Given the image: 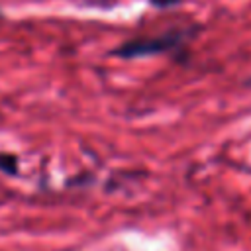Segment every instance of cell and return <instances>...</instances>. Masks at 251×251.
<instances>
[{
	"instance_id": "obj_1",
	"label": "cell",
	"mask_w": 251,
	"mask_h": 251,
	"mask_svg": "<svg viewBox=\"0 0 251 251\" xmlns=\"http://www.w3.org/2000/svg\"><path fill=\"white\" fill-rule=\"evenodd\" d=\"M186 35L188 33L184 29H171L157 37H137V39L122 43L114 53L124 59L159 55V53H165V51H171V49H176L178 45H182Z\"/></svg>"
},
{
	"instance_id": "obj_2",
	"label": "cell",
	"mask_w": 251,
	"mask_h": 251,
	"mask_svg": "<svg viewBox=\"0 0 251 251\" xmlns=\"http://www.w3.org/2000/svg\"><path fill=\"white\" fill-rule=\"evenodd\" d=\"M0 171H4L8 175H16L18 173V159L14 155L0 153Z\"/></svg>"
},
{
	"instance_id": "obj_3",
	"label": "cell",
	"mask_w": 251,
	"mask_h": 251,
	"mask_svg": "<svg viewBox=\"0 0 251 251\" xmlns=\"http://www.w3.org/2000/svg\"><path fill=\"white\" fill-rule=\"evenodd\" d=\"M180 0H151L153 6H159V8H169V6H175L178 4Z\"/></svg>"
}]
</instances>
